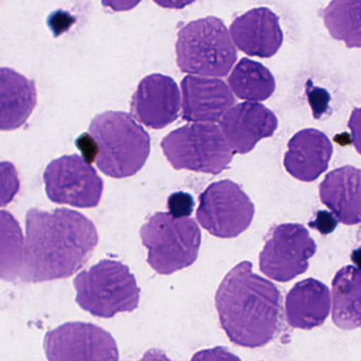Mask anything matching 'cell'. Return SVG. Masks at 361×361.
Wrapping results in <instances>:
<instances>
[{"label":"cell","instance_id":"6da1fadb","mask_svg":"<svg viewBox=\"0 0 361 361\" xmlns=\"http://www.w3.org/2000/svg\"><path fill=\"white\" fill-rule=\"evenodd\" d=\"M98 243L96 226L82 213L30 209L20 279L41 283L69 278L87 263Z\"/></svg>","mask_w":361,"mask_h":361},{"label":"cell","instance_id":"7a4b0ae2","mask_svg":"<svg viewBox=\"0 0 361 361\" xmlns=\"http://www.w3.org/2000/svg\"><path fill=\"white\" fill-rule=\"evenodd\" d=\"M281 302L276 285L255 274L248 261L226 274L215 295L221 329L232 343L248 348L266 345L278 335Z\"/></svg>","mask_w":361,"mask_h":361},{"label":"cell","instance_id":"3957f363","mask_svg":"<svg viewBox=\"0 0 361 361\" xmlns=\"http://www.w3.org/2000/svg\"><path fill=\"white\" fill-rule=\"evenodd\" d=\"M84 159L96 162L101 172L121 179L137 174L151 152V138L130 114L105 111L92 119L90 130L77 140Z\"/></svg>","mask_w":361,"mask_h":361},{"label":"cell","instance_id":"277c9868","mask_svg":"<svg viewBox=\"0 0 361 361\" xmlns=\"http://www.w3.org/2000/svg\"><path fill=\"white\" fill-rule=\"evenodd\" d=\"M175 49L177 66L181 73L192 75L226 77L238 59L229 30L214 16L183 26L177 35Z\"/></svg>","mask_w":361,"mask_h":361},{"label":"cell","instance_id":"5b68a950","mask_svg":"<svg viewBox=\"0 0 361 361\" xmlns=\"http://www.w3.org/2000/svg\"><path fill=\"white\" fill-rule=\"evenodd\" d=\"M82 310L99 318H113L138 307L140 288L134 274L123 263L102 259L84 270L73 281Z\"/></svg>","mask_w":361,"mask_h":361},{"label":"cell","instance_id":"8992f818","mask_svg":"<svg viewBox=\"0 0 361 361\" xmlns=\"http://www.w3.org/2000/svg\"><path fill=\"white\" fill-rule=\"evenodd\" d=\"M147 263L157 274H174L197 259L202 244L200 227L193 219L157 212L140 229Z\"/></svg>","mask_w":361,"mask_h":361},{"label":"cell","instance_id":"52a82bcc","mask_svg":"<svg viewBox=\"0 0 361 361\" xmlns=\"http://www.w3.org/2000/svg\"><path fill=\"white\" fill-rule=\"evenodd\" d=\"M161 149L175 170L204 174H219L233 157L221 128L204 122H190L173 130L162 139Z\"/></svg>","mask_w":361,"mask_h":361},{"label":"cell","instance_id":"ba28073f","mask_svg":"<svg viewBox=\"0 0 361 361\" xmlns=\"http://www.w3.org/2000/svg\"><path fill=\"white\" fill-rule=\"evenodd\" d=\"M253 216L255 204L233 181L213 183L200 195L198 223L216 238H236L248 229Z\"/></svg>","mask_w":361,"mask_h":361},{"label":"cell","instance_id":"9c48e42d","mask_svg":"<svg viewBox=\"0 0 361 361\" xmlns=\"http://www.w3.org/2000/svg\"><path fill=\"white\" fill-rule=\"evenodd\" d=\"M46 193L51 202L75 208H96L104 183L90 162L79 155L52 160L44 172Z\"/></svg>","mask_w":361,"mask_h":361},{"label":"cell","instance_id":"30bf717a","mask_svg":"<svg viewBox=\"0 0 361 361\" xmlns=\"http://www.w3.org/2000/svg\"><path fill=\"white\" fill-rule=\"evenodd\" d=\"M317 245L300 224H282L270 231L259 253V269L268 278L285 283L303 274Z\"/></svg>","mask_w":361,"mask_h":361},{"label":"cell","instance_id":"8fae6325","mask_svg":"<svg viewBox=\"0 0 361 361\" xmlns=\"http://www.w3.org/2000/svg\"><path fill=\"white\" fill-rule=\"evenodd\" d=\"M48 360H118L119 350L109 331L92 323L68 322L48 331L44 340Z\"/></svg>","mask_w":361,"mask_h":361},{"label":"cell","instance_id":"7c38bea8","mask_svg":"<svg viewBox=\"0 0 361 361\" xmlns=\"http://www.w3.org/2000/svg\"><path fill=\"white\" fill-rule=\"evenodd\" d=\"M181 94L169 75L154 73L141 80L132 99L133 116L152 130H162L178 118Z\"/></svg>","mask_w":361,"mask_h":361},{"label":"cell","instance_id":"4fadbf2b","mask_svg":"<svg viewBox=\"0 0 361 361\" xmlns=\"http://www.w3.org/2000/svg\"><path fill=\"white\" fill-rule=\"evenodd\" d=\"M180 86L181 117L188 122L216 123L235 103L229 86L219 78L189 75Z\"/></svg>","mask_w":361,"mask_h":361},{"label":"cell","instance_id":"5bb4252c","mask_svg":"<svg viewBox=\"0 0 361 361\" xmlns=\"http://www.w3.org/2000/svg\"><path fill=\"white\" fill-rule=\"evenodd\" d=\"M221 132L232 152L247 154L278 128V118L259 102L233 105L221 119Z\"/></svg>","mask_w":361,"mask_h":361},{"label":"cell","instance_id":"9a60e30c","mask_svg":"<svg viewBox=\"0 0 361 361\" xmlns=\"http://www.w3.org/2000/svg\"><path fill=\"white\" fill-rule=\"evenodd\" d=\"M229 32L240 51L261 59L276 54L284 39L278 16L268 8H255L238 16Z\"/></svg>","mask_w":361,"mask_h":361},{"label":"cell","instance_id":"2e32d148","mask_svg":"<svg viewBox=\"0 0 361 361\" xmlns=\"http://www.w3.org/2000/svg\"><path fill=\"white\" fill-rule=\"evenodd\" d=\"M333 151V145L324 133L306 128L289 140L283 164L293 178L312 183L327 170Z\"/></svg>","mask_w":361,"mask_h":361},{"label":"cell","instance_id":"e0dca14e","mask_svg":"<svg viewBox=\"0 0 361 361\" xmlns=\"http://www.w3.org/2000/svg\"><path fill=\"white\" fill-rule=\"evenodd\" d=\"M321 202L344 225L360 223V170L352 166L336 169L321 183Z\"/></svg>","mask_w":361,"mask_h":361},{"label":"cell","instance_id":"ac0fdd59","mask_svg":"<svg viewBox=\"0 0 361 361\" xmlns=\"http://www.w3.org/2000/svg\"><path fill=\"white\" fill-rule=\"evenodd\" d=\"M331 312V293L316 279L297 283L287 293L285 314L293 329H312L321 326Z\"/></svg>","mask_w":361,"mask_h":361},{"label":"cell","instance_id":"d6986e66","mask_svg":"<svg viewBox=\"0 0 361 361\" xmlns=\"http://www.w3.org/2000/svg\"><path fill=\"white\" fill-rule=\"evenodd\" d=\"M37 103L35 82L11 68H0V130L22 128Z\"/></svg>","mask_w":361,"mask_h":361},{"label":"cell","instance_id":"ffe728a7","mask_svg":"<svg viewBox=\"0 0 361 361\" xmlns=\"http://www.w3.org/2000/svg\"><path fill=\"white\" fill-rule=\"evenodd\" d=\"M333 322L341 329L360 326V272L346 266L336 274L333 283Z\"/></svg>","mask_w":361,"mask_h":361},{"label":"cell","instance_id":"44dd1931","mask_svg":"<svg viewBox=\"0 0 361 361\" xmlns=\"http://www.w3.org/2000/svg\"><path fill=\"white\" fill-rule=\"evenodd\" d=\"M228 86L240 100L262 102L274 94L276 80L263 64L245 58L232 69Z\"/></svg>","mask_w":361,"mask_h":361},{"label":"cell","instance_id":"7402d4cb","mask_svg":"<svg viewBox=\"0 0 361 361\" xmlns=\"http://www.w3.org/2000/svg\"><path fill=\"white\" fill-rule=\"evenodd\" d=\"M322 18L334 39L348 48H360V0H331Z\"/></svg>","mask_w":361,"mask_h":361},{"label":"cell","instance_id":"603a6c76","mask_svg":"<svg viewBox=\"0 0 361 361\" xmlns=\"http://www.w3.org/2000/svg\"><path fill=\"white\" fill-rule=\"evenodd\" d=\"M25 236L20 223L8 211L0 210V280L20 278L24 261Z\"/></svg>","mask_w":361,"mask_h":361},{"label":"cell","instance_id":"cb8c5ba5","mask_svg":"<svg viewBox=\"0 0 361 361\" xmlns=\"http://www.w3.org/2000/svg\"><path fill=\"white\" fill-rule=\"evenodd\" d=\"M20 189V180L16 166L9 161H0V208L12 202Z\"/></svg>","mask_w":361,"mask_h":361},{"label":"cell","instance_id":"d4e9b609","mask_svg":"<svg viewBox=\"0 0 361 361\" xmlns=\"http://www.w3.org/2000/svg\"><path fill=\"white\" fill-rule=\"evenodd\" d=\"M306 94H307L308 103L312 107V114L316 119H320L327 109H329V92L320 87H316L312 81L306 84Z\"/></svg>","mask_w":361,"mask_h":361},{"label":"cell","instance_id":"484cf974","mask_svg":"<svg viewBox=\"0 0 361 361\" xmlns=\"http://www.w3.org/2000/svg\"><path fill=\"white\" fill-rule=\"evenodd\" d=\"M195 202L191 194L185 192L173 193L168 200L169 213L174 217H189L193 212Z\"/></svg>","mask_w":361,"mask_h":361},{"label":"cell","instance_id":"4316f807","mask_svg":"<svg viewBox=\"0 0 361 361\" xmlns=\"http://www.w3.org/2000/svg\"><path fill=\"white\" fill-rule=\"evenodd\" d=\"M338 219L329 211H318L314 215V221H310L308 226L320 232L322 235L331 234L337 227Z\"/></svg>","mask_w":361,"mask_h":361},{"label":"cell","instance_id":"83f0119b","mask_svg":"<svg viewBox=\"0 0 361 361\" xmlns=\"http://www.w3.org/2000/svg\"><path fill=\"white\" fill-rule=\"evenodd\" d=\"M103 7L113 12H126L135 9L141 0H101Z\"/></svg>","mask_w":361,"mask_h":361},{"label":"cell","instance_id":"f1b7e54d","mask_svg":"<svg viewBox=\"0 0 361 361\" xmlns=\"http://www.w3.org/2000/svg\"><path fill=\"white\" fill-rule=\"evenodd\" d=\"M153 1L164 9L181 10L195 3L196 0H153Z\"/></svg>","mask_w":361,"mask_h":361}]
</instances>
